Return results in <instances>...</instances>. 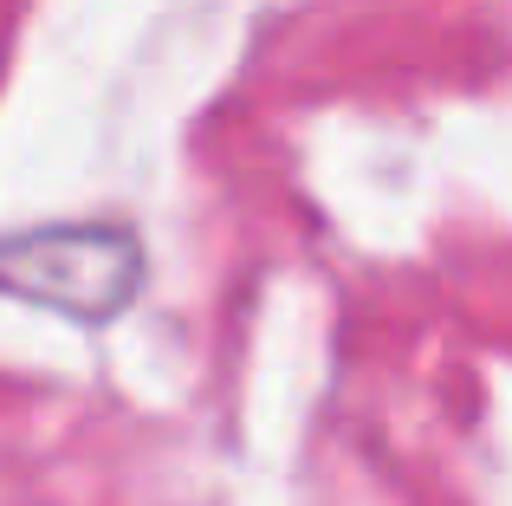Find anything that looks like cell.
I'll use <instances>...</instances> for the list:
<instances>
[{
	"label": "cell",
	"instance_id": "1",
	"mask_svg": "<svg viewBox=\"0 0 512 506\" xmlns=\"http://www.w3.org/2000/svg\"><path fill=\"white\" fill-rule=\"evenodd\" d=\"M143 286V247L111 221H59L0 241V292L65 318H117Z\"/></svg>",
	"mask_w": 512,
	"mask_h": 506
}]
</instances>
